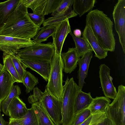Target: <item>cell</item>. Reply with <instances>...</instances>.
I'll return each mask as SVG.
<instances>
[{"instance_id":"obj_32","label":"cell","mask_w":125,"mask_h":125,"mask_svg":"<svg viewBox=\"0 0 125 125\" xmlns=\"http://www.w3.org/2000/svg\"><path fill=\"white\" fill-rule=\"evenodd\" d=\"M20 80L22 83V80L24 73L26 71L21 64L19 57L15 54H9Z\"/></svg>"},{"instance_id":"obj_21","label":"cell","mask_w":125,"mask_h":125,"mask_svg":"<svg viewBox=\"0 0 125 125\" xmlns=\"http://www.w3.org/2000/svg\"><path fill=\"white\" fill-rule=\"evenodd\" d=\"M96 1L95 0H73V10L80 17L92 11Z\"/></svg>"},{"instance_id":"obj_41","label":"cell","mask_w":125,"mask_h":125,"mask_svg":"<svg viewBox=\"0 0 125 125\" xmlns=\"http://www.w3.org/2000/svg\"><path fill=\"white\" fill-rule=\"evenodd\" d=\"M73 35L77 37H80L82 35V32L81 30L78 29L74 30L73 31Z\"/></svg>"},{"instance_id":"obj_33","label":"cell","mask_w":125,"mask_h":125,"mask_svg":"<svg viewBox=\"0 0 125 125\" xmlns=\"http://www.w3.org/2000/svg\"><path fill=\"white\" fill-rule=\"evenodd\" d=\"M73 0H62L56 10L52 14L54 16L61 12L72 10Z\"/></svg>"},{"instance_id":"obj_30","label":"cell","mask_w":125,"mask_h":125,"mask_svg":"<svg viewBox=\"0 0 125 125\" xmlns=\"http://www.w3.org/2000/svg\"><path fill=\"white\" fill-rule=\"evenodd\" d=\"M22 83L26 87V92L28 93L39 83L38 79L29 71H26L22 78Z\"/></svg>"},{"instance_id":"obj_14","label":"cell","mask_w":125,"mask_h":125,"mask_svg":"<svg viewBox=\"0 0 125 125\" xmlns=\"http://www.w3.org/2000/svg\"><path fill=\"white\" fill-rule=\"evenodd\" d=\"M61 56L63 65V71L66 73H71L76 68L80 57L73 47L69 48L67 51L61 53Z\"/></svg>"},{"instance_id":"obj_6","label":"cell","mask_w":125,"mask_h":125,"mask_svg":"<svg viewBox=\"0 0 125 125\" xmlns=\"http://www.w3.org/2000/svg\"><path fill=\"white\" fill-rule=\"evenodd\" d=\"M55 52L52 42L35 44L19 50L15 54L25 60L51 62Z\"/></svg>"},{"instance_id":"obj_12","label":"cell","mask_w":125,"mask_h":125,"mask_svg":"<svg viewBox=\"0 0 125 125\" xmlns=\"http://www.w3.org/2000/svg\"><path fill=\"white\" fill-rule=\"evenodd\" d=\"M19 58L25 69L29 68L39 74L46 82L48 81L50 70L49 62L25 60Z\"/></svg>"},{"instance_id":"obj_28","label":"cell","mask_w":125,"mask_h":125,"mask_svg":"<svg viewBox=\"0 0 125 125\" xmlns=\"http://www.w3.org/2000/svg\"><path fill=\"white\" fill-rule=\"evenodd\" d=\"M21 94L20 87L17 85H13L11 91L8 96L1 102V107L3 112L8 115V109L9 106L14 98Z\"/></svg>"},{"instance_id":"obj_5","label":"cell","mask_w":125,"mask_h":125,"mask_svg":"<svg viewBox=\"0 0 125 125\" xmlns=\"http://www.w3.org/2000/svg\"><path fill=\"white\" fill-rule=\"evenodd\" d=\"M63 69L61 54L55 51L50 63L49 79L46 88L51 94L62 101L63 92Z\"/></svg>"},{"instance_id":"obj_22","label":"cell","mask_w":125,"mask_h":125,"mask_svg":"<svg viewBox=\"0 0 125 125\" xmlns=\"http://www.w3.org/2000/svg\"><path fill=\"white\" fill-rule=\"evenodd\" d=\"M36 116L38 125H55L39 102L31 104Z\"/></svg>"},{"instance_id":"obj_17","label":"cell","mask_w":125,"mask_h":125,"mask_svg":"<svg viewBox=\"0 0 125 125\" xmlns=\"http://www.w3.org/2000/svg\"><path fill=\"white\" fill-rule=\"evenodd\" d=\"M10 73L3 69L0 72V104L8 96L14 83Z\"/></svg>"},{"instance_id":"obj_2","label":"cell","mask_w":125,"mask_h":125,"mask_svg":"<svg viewBox=\"0 0 125 125\" xmlns=\"http://www.w3.org/2000/svg\"><path fill=\"white\" fill-rule=\"evenodd\" d=\"M86 23L90 27L103 49L107 52L114 51L116 43L113 23L107 15L97 9L92 10L86 15Z\"/></svg>"},{"instance_id":"obj_24","label":"cell","mask_w":125,"mask_h":125,"mask_svg":"<svg viewBox=\"0 0 125 125\" xmlns=\"http://www.w3.org/2000/svg\"><path fill=\"white\" fill-rule=\"evenodd\" d=\"M69 33L72 36L75 42V48L79 56L82 57L88 52L93 51L89 44L83 38L74 36L71 31Z\"/></svg>"},{"instance_id":"obj_8","label":"cell","mask_w":125,"mask_h":125,"mask_svg":"<svg viewBox=\"0 0 125 125\" xmlns=\"http://www.w3.org/2000/svg\"><path fill=\"white\" fill-rule=\"evenodd\" d=\"M113 16L115 30L119 42L125 53V0H118L114 7Z\"/></svg>"},{"instance_id":"obj_38","label":"cell","mask_w":125,"mask_h":125,"mask_svg":"<svg viewBox=\"0 0 125 125\" xmlns=\"http://www.w3.org/2000/svg\"><path fill=\"white\" fill-rule=\"evenodd\" d=\"M0 125H9V122L6 121L3 118L0 111Z\"/></svg>"},{"instance_id":"obj_39","label":"cell","mask_w":125,"mask_h":125,"mask_svg":"<svg viewBox=\"0 0 125 125\" xmlns=\"http://www.w3.org/2000/svg\"><path fill=\"white\" fill-rule=\"evenodd\" d=\"M92 115H91L88 119L80 125H90L91 124Z\"/></svg>"},{"instance_id":"obj_16","label":"cell","mask_w":125,"mask_h":125,"mask_svg":"<svg viewBox=\"0 0 125 125\" xmlns=\"http://www.w3.org/2000/svg\"><path fill=\"white\" fill-rule=\"evenodd\" d=\"M21 0H9L0 2V29L14 11Z\"/></svg>"},{"instance_id":"obj_13","label":"cell","mask_w":125,"mask_h":125,"mask_svg":"<svg viewBox=\"0 0 125 125\" xmlns=\"http://www.w3.org/2000/svg\"><path fill=\"white\" fill-rule=\"evenodd\" d=\"M82 36L94 52L95 57L101 60L107 56L108 52L104 50L100 46L92 30L88 25H86L82 32Z\"/></svg>"},{"instance_id":"obj_40","label":"cell","mask_w":125,"mask_h":125,"mask_svg":"<svg viewBox=\"0 0 125 125\" xmlns=\"http://www.w3.org/2000/svg\"><path fill=\"white\" fill-rule=\"evenodd\" d=\"M9 125H21L15 119L9 118Z\"/></svg>"},{"instance_id":"obj_31","label":"cell","mask_w":125,"mask_h":125,"mask_svg":"<svg viewBox=\"0 0 125 125\" xmlns=\"http://www.w3.org/2000/svg\"><path fill=\"white\" fill-rule=\"evenodd\" d=\"M91 115L88 108L74 115L72 125H80Z\"/></svg>"},{"instance_id":"obj_4","label":"cell","mask_w":125,"mask_h":125,"mask_svg":"<svg viewBox=\"0 0 125 125\" xmlns=\"http://www.w3.org/2000/svg\"><path fill=\"white\" fill-rule=\"evenodd\" d=\"M63 85L62 101V125H72L74 116V106L77 94L80 90L73 77L67 76Z\"/></svg>"},{"instance_id":"obj_15","label":"cell","mask_w":125,"mask_h":125,"mask_svg":"<svg viewBox=\"0 0 125 125\" xmlns=\"http://www.w3.org/2000/svg\"><path fill=\"white\" fill-rule=\"evenodd\" d=\"M92 52L91 51L86 53L80 58L77 62L79 67L77 72V78L78 79V85L80 90H82L84 84L86 83L84 80L88 75L90 63L93 57Z\"/></svg>"},{"instance_id":"obj_36","label":"cell","mask_w":125,"mask_h":125,"mask_svg":"<svg viewBox=\"0 0 125 125\" xmlns=\"http://www.w3.org/2000/svg\"><path fill=\"white\" fill-rule=\"evenodd\" d=\"M91 121L90 125H96L103 118L106 117L105 112L92 115Z\"/></svg>"},{"instance_id":"obj_7","label":"cell","mask_w":125,"mask_h":125,"mask_svg":"<svg viewBox=\"0 0 125 125\" xmlns=\"http://www.w3.org/2000/svg\"><path fill=\"white\" fill-rule=\"evenodd\" d=\"M118 89L116 96L108 105L105 113L113 125H125V86L121 85Z\"/></svg>"},{"instance_id":"obj_42","label":"cell","mask_w":125,"mask_h":125,"mask_svg":"<svg viewBox=\"0 0 125 125\" xmlns=\"http://www.w3.org/2000/svg\"><path fill=\"white\" fill-rule=\"evenodd\" d=\"M4 67V65L0 63V72L3 69Z\"/></svg>"},{"instance_id":"obj_9","label":"cell","mask_w":125,"mask_h":125,"mask_svg":"<svg viewBox=\"0 0 125 125\" xmlns=\"http://www.w3.org/2000/svg\"><path fill=\"white\" fill-rule=\"evenodd\" d=\"M35 44L31 39L0 35V51L3 54H15L19 50Z\"/></svg>"},{"instance_id":"obj_35","label":"cell","mask_w":125,"mask_h":125,"mask_svg":"<svg viewBox=\"0 0 125 125\" xmlns=\"http://www.w3.org/2000/svg\"><path fill=\"white\" fill-rule=\"evenodd\" d=\"M31 21L36 25L40 27L45 20L43 14H37L33 13H28Z\"/></svg>"},{"instance_id":"obj_37","label":"cell","mask_w":125,"mask_h":125,"mask_svg":"<svg viewBox=\"0 0 125 125\" xmlns=\"http://www.w3.org/2000/svg\"><path fill=\"white\" fill-rule=\"evenodd\" d=\"M96 125H113L111 121L105 117L102 119Z\"/></svg>"},{"instance_id":"obj_18","label":"cell","mask_w":125,"mask_h":125,"mask_svg":"<svg viewBox=\"0 0 125 125\" xmlns=\"http://www.w3.org/2000/svg\"><path fill=\"white\" fill-rule=\"evenodd\" d=\"M28 110L25 104L20 99L19 96H16L9 106L8 115L11 119H19L26 114Z\"/></svg>"},{"instance_id":"obj_26","label":"cell","mask_w":125,"mask_h":125,"mask_svg":"<svg viewBox=\"0 0 125 125\" xmlns=\"http://www.w3.org/2000/svg\"><path fill=\"white\" fill-rule=\"evenodd\" d=\"M22 3L27 8H31L33 13L43 14L47 0H21Z\"/></svg>"},{"instance_id":"obj_3","label":"cell","mask_w":125,"mask_h":125,"mask_svg":"<svg viewBox=\"0 0 125 125\" xmlns=\"http://www.w3.org/2000/svg\"><path fill=\"white\" fill-rule=\"evenodd\" d=\"M33 94L28 101L32 104L39 102L55 125H61L62 119V101L51 94L46 88L42 92L37 87L33 89Z\"/></svg>"},{"instance_id":"obj_27","label":"cell","mask_w":125,"mask_h":125,"mask_svg":"<svg viewBox=\"0 0 125 125\" xmlns=\"http://www.w3.org/2000/svg\"><path fill=\"white\" fill-rule=\"evenodd\" d=\"M3 58L4 64L3 69L10 73L14 83H22L9 54H3Z\"/></svg>"},{"instance_id":"obj_1","label":"cell","mask_w":125,"mask_h":125,"mask_svg":"<svg viewBox=\"0 0 125 125\" xmlns=\"http://www.w3.org/2000/svg\"><path fill=\"white\" fill-rule=\"evenodd\" d=\"M28 13L27 8L21 0L14 11L0 29V35L27 39H33L40 28L33 23Z\"/></svg>"},{"instance_id":"obj_23","label":"cell","mask_w":125,"mask_h":125,"mask_svg":"<svg viewBox=\"0 0 125 125\" xmlns=\"http://www.w3.org/2000/svg\"><path fill=\"white\" fill-rule=\"evenodd\" d=\"M77 14L73 10L63 12L49 17L45 20L42 23L43 26L50 25H52L56 28L62 22L70 18L76 16Z\"/></svg>"},{"instance_id":"obj_19","label":"cell","mask_w":125,"mask_h":125,"mask_svg":"<svg viewBox=\"0 0 125 125\" xmlns=\"http://www.w3.org/2000/svg\"><path fill=\"white\" fill-rule=\"evenodd\" d=\"M93 99L90 92L87 93L80 90L76 97L74 106V115L82 111L87 108Z\"/></svg>"},{"instance_id":"obj_11","label":"cell","mask_w":125,"mask_h":125,"mask_svg":"<svg viewBox=\"0 0 125 125\" xmlns=\"http://www.w3.org/2000/svg\"><path fill=\"white\" fill-rule=\"evenodd\" d=\"M56 28L55 32L52 36V43L54 46L55 51L61 54L65 40L68 34L71 31L68 19L62 22Z\"/></svg>"},{"instance_id":"obj_20","label":"cell","mask_w":125,"mask_h":125,"mask_svg":"<svg viewBox=\"0 0 125 125\" xmlns=\"http://www.w3.org/2000/svg\"><path fill=\"white\" fill-rule=\"evenodd\" d=\"M111 101L106 97H96L93 99L88 108L91 115H93L105 112Z\"/></svg>"},{"instance_id":"obj_43","label":"cell","mask_w":125,"mask_h":125,"mask_svg":"<svg viewBox=\"0 0 125 125\" xmlns=\"http://www.w3.org/2000/svg\"><path fill=\"white\" fill-rule=\"evenodd\" d=\"M0 108H1V104H0V111H1Z\"/></svg>"},{"instance_id":"obj_25","label":"cell","mask_w":125,"mask_h":125,"mask_svg":"<svg viewBox=\"0 0 125 125\" xmlns=\"http://www.w3.org/2000/svg\"><path fill=\"white\" fill-rule=\"evenodd\" d=\"M56 28L50 25L43 26L40 28V30L32 40L35 44L41 43L47 41L50 36H52L55 32Z\"/></svg>"},{"instance_id":"obj_34","label":"cell","mask_w":125,"mask_h":125,"mask_svg":"<svg viewBox=\"0 0 125 125\" xmlns=\"http://www.w3.org/2000/svg\"><path fill=\"white\" fill-rule=\"evenodd\" d=\"M62 0H47L43 14L52 13L56 9Z\"/></svg>"},{"instance_id":"obj_10","label":"cell","mask_w":125,"mask_h":125,"mask_svg":"<svg viewBox=\"0 0 125 125\" xmlns=\"http://www.w3.org/2000/svg\"><path fill=\"white\" fill-rule=\"evenodd\" d=\"M110 69L105 64L99 66V77L102 91L105 97L114 99L117 92L112 82L113 78L110 75Z\"/></svg>"},{"instance_id":"obj_29","label":"cell","mask_w":125,"mask_h":125,"mask_svg":"<svg viewBox=\"0 0 125 125\" xmlns=\"http://www.w3.org/2000/svg\"><path fill=\"white\" fill-rule=\"evenodd\" d=\"M15 119L21 125H38L36 116L32 107L28 109L27 112L24 116Z\"/></svg>"}]
</instances>
